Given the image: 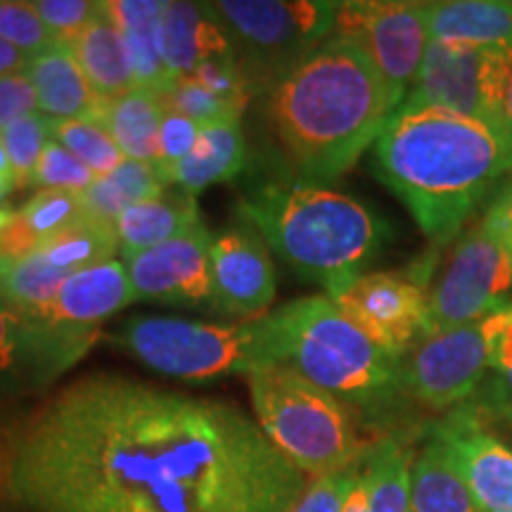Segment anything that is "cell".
<instances>
[{
	"instance_id": "obj_1",
	"label": "cell",
	"mask_w": 512,
	"mask_h": 512,
	"mask_svg": "<svg viewBox=\"0 0 512 512\" xmlns=\"http://www.w3.org/2000/svg\"><path fill=\"white\" fill-rule=\"evenodd\" d=\"M309 484L235 403L93 375L12 439L5 496L29 512H292Z\"/></svg>"
},
{
	"instance_id": "obj_2",
	"label": "cell",
	"mask_w": 512,
	"mask_h": 512,
	"mask_svg": "<svg viewBox=\"0 0 512 512\" xmlns=\"http://www.w3.org/2000/svg\"><path fill=\"white\" fill-rule=\"evenodd\" d=\"M373 169L427 240H458L491 188L512 176V145L494 124L437 107H399L373 145Z\"/></svg>"
},
{
	"instance_id": "obj_3",
	"label": "cell",
	"mask_w": 512,
	"mask_h": 512,
	"mask_svg": "<svg viewBox=\"0 0 512 512\" xmlns=\"http://www.w3.org/2000/svg\"><path fill=\"white\" fill-rule=\"evenodd\" d=\"M268 114L297 176L325 183L375 145L394 105L366 50L332 34L268 93Z\"/></svg>"
},
{
	"instance_id": "obj_4",
	"label": "cell",
	"mask_w": 512,
	"mask_h": 512,
	"mask_svg": "<svg viewBox=\"0 0 512 512\" xmlns=\"http://www.w3.org/2000/svg\"><path fill=\"white\" fill-rule=\"evenodd\" d=\"M238 209L268 249L328 297L361 278L392 240L387 221L356 197L302 178L259 185Z\"/></svg>"
},
{
	"instance_id": "obj_5",
	"label": "cell",
	"mask_w": 512,
	"mask_h": 512,
	"mask_svg": "<svg viewBox=\"0 0 512 512\" xmlns=\"http://www.w3.org/2000/svg\"><path fill=\"white\" fill-rule=\"evenodd\" d=\"M271 318L280 363L354 411L377 415L403 396L399 358L358 328L328 294L294 299Z\"/></svg>"
},
{
	"instance_id": "obj_6",
	"label": "cell",
	"mask_w": 512,
	"mask_h": 512,
	"mask_svg": "<svg viewBox=\"0 0 512 512\" xmlns=\"http://www.w3.org/2000/svg\"><path fill=\"white\" fill-rule=\"evenodd\" d=\"M254 418L268 441L311 479L361 463L370 451L351 406L290 366L249 375Z\"/></svg>"
},
{
	"instance_id": "obj_7",
	"label": "cell",
	"mask_w": 512,
	"mask_h": 512,
	"mask_svg": "<svg viewBox=\"0 0 512 512\" xmlns=\"http://www.w3.org/2000/svg\"><path fill=\"white\" fill-rule=\"evenodd\" d=\"M128 356L166 377L188 382L254 375L283 366L271 313L233 325L171 316H133L110 337Z\"/></svg>"
},
{
	"instance_id": "obj_8",
	"label": "cell",
	"mask_w": 512,
	"mask_h": 512,
	"mask_svg": "<svg viewBox=\"0 0 512 512\" xmlns=\"http://www.w3.org/2000/svg\"><path fill=\"white\" fill-rule=\"evenodd\" d=\"M235 50L252 93H271L335 34L339 3L325 0H216L207 3Z\"/></svg>"
},
{
	"instance_id": "obj_9",
	"label": "cell",
	"mask_w": 512,
	"mask_h": 512,
	"mask_svg": "<svg viewBox=\"0 0 512 512\" xmlns=\"http://www.w3.org/2000/svg\"><path fill=\"white\" fill-rule=\"evenodd\" d=\"M510 294L512 256L479 219L453 242L444 273L430 290L425 335L479 323L505 309Z\"/></svg>"
},
{
	"instance_id": "obj_10",
	"label": "cell",
	"mask_w": 512,
	"mask_h": 512,
	"mask_svg": "<svg viewBox=\"0 0 512 512\" xmlns=\"http://www.w3.org/2000/svg\"><path fill=\"white\" fill-rule=\"evenodd\" d=\"M498 311L479 323L425 335L401 361L403 396L432 411H453L494 370Z\"/></svg>"
},
{
	"instance_id": "obj_11",
	"label": "cell",
	"mask_w": 512,
	"mask_h": 512,
	"mask_svg": "<svg viewBox=\"0 0 512 512\" xmlns=\"http://www.w3.org/2000/svg\"><path fill=\"white\" fill-rule=\"evenodd\" d=\"M335 36L349 38L366 50L387 83L394 112L399 110L418 79L430 46L425 3H408V0L339 3Z\"/></svg>"
},
{
	"instance_id": "obj_12",
	"label": "cell",
	"mask_w": 512,
	"mask_h": 512,
	"mask_svg": "<svg viewBox=\"0 0 512 512\" xmlns=\"http://www.w3.org/2000/svg\"><path fill=\"white\" fill-rule=\"evenodd\" d=\"M100 339L98 330L64 328L0 302V394L46 389Z\"/></svg>"
},
{
	"instance_id": "obj_13",
	"label": "cell",
	"mask_w": 512,
	"mask_h": 512,
	"mask_svg": "<svg viewBox=\"0 0 512 512\" xmlns=\"http://www.w3.org/2000/svg\"><path fill=\"white\" fill-rule=\"evenodd\" d=\"M427 275L363 273L330 297L380 347L403 361L425 335L430 313Z\"/></svg>"
},
{
	"instance_id": "obj_14",
	"label": "cell",
	"mask_w": 512,
	"mask_h": 512,
	"mask_svg": "<svg viewBox=\"0 0 512 512\" xmlns=\"http://www.w3.org/2000/svg\"><path fill=\"white\" fill-rule=\"evenodd\" d=\"M214 235L200 221L190 233L124 261L136 302L200 306L211 294Z\"/></svg>"
},
{
	"instance_id": "obj_15",
	"label": "cell",
	"mask_w": 512,
	"mask_h": 512,
	"mask_svg": "<svg viewBox=\"0 0 512 512\" xmlns=\"http://www.w3.org/2000/svg\"><path fill=\"white\" fill-rule=\"evenodd\" d=\"M432 432L446 444L482 512H512V448L467 406L453 408Z\"/></svg>"
},
{
	"instance_id": "obj_16",
	"label": "cell",
	"mask_w": 512,
	"mask_h": 512,
	"mask_svg": "<svg viewBox=\"0 0 512 512\" xmlns=\"http://www.w3.org/2000/svg\"><path fill=\"white\" fill-rule=\"evenodd\" d=\"M275 299V268L266 242L245 228H230L211 247V309L254 320Z\"/></svg>"
},
{
	"instance_id": "obj_17",
	"label": "cell",
	"mask_w": 512,
	"mask_h": 512,
	"mask_svg": "<svg viewBox=\"0 0 512 512\" xmlns=\"http://www.w3.org/2000/svg\"><path fill=\"white\" fill-rule=\"evenodd\" d=\"M401 107H437L489 121V50L430 41Z\"/></svg>"
},
{
	"instance_id": "obj_18",
	"label": "cell",
	"mask_w": 512,
	"mask_h": 512,
	"mask_svg": "<svg viewBox=\"0 0 512 512\" xmlns=\"http://www.w3.org/2000/svg\"><path fill=\"white\" fill-rule=\"evenodd\" d=\"M136 302L126 266L121 261L86 268L74 273L50 302L34 316L64 328L98 330L112 313Z\"/></svg>"
},
{
	"instance_id": "obj_19",
	"label": "cell",
	"mask_w": 512,
	"mask_h": 512,
	"mask_svg": "<svg viewBox=\"0 0 512 512\" xmlns=\"http://www.w3.org/2000/svg\"><path fill=\"white\" fill-rule=\"evenodd\" d=\"M86 216L81 192L38 190L17 209H0V261L27 259L43 242Z\"/></svg>"
},
{
	"instance_id": "obj_20",
	"label": "cell",
	"mask_w": 512,
	"mask_h": 512,
	"mask_svg": "<svg viewBox=\"0 0 512 512\" xmlns=\"http://www.w3.org/2000/svg\"><path fill=\"white\" fill-rule=\"evenodd\" d=\"M162 57L169 79L174 83L183 76H192L209 57L230 53L226 31L219 19L211 15L207 3H169L159 22Z\"/></svg>"
},
{
	"instance_id": "obj_21",
	"label": "cell",
	"mask_w": 512,
	"mask_h": 512,
	"mask_svg": "<svg viewBox=\"0 0 512 512\" xmlns=\"http://www.w3.org/2000/svg\"><path fill=\"white\" fill-rule=\"evenodd\" d=\"M430 41L482 50L512 46L508 0H444L425 3Z\"/></svg>"
},
{
	"instance_id": "obj_22",
	"label": "cell",
	"mask_w": 512,
	"mask_h": 512,
	"mask_svg": "<svg viewBox=\"0 0 512 512\" xmlns=\"http://www.w3.org/2000/svg\"><path fill=\"white\" fill-rule=\"evenodd\" d=\"M27 76L36 88L38 112L50 119H93L105 102L93 93L67 43L31 57Z\"/></svg>"
},
{
	"instance_id": "obj_23",
	"label": "cell",
	"mask_w": 512,
	"mask_h": 512,
	"mask_svg": "<svg viewBox=\"0 0 512 512\" xmlns=\"http://www.w3.org/2000/svg\"><path fill=\"white\" fill-rule=\"evenodd\" d=\"M202 221L200 204L185 190H166L150 202H140L117 221L119 254L124 261L190 233Z\"/></svg>"
},
{
	"instance_id": "obj_24",
	"label": "cell",
	"mask_w": 512,
	"mask_h": 512,
	"mask_svg": "<svg viewBox=\"0 0 512 512\" xmlns=\"http://www.w3.org/2000/svg\"><path fill=\"white\" fill-rule=\"evenodd\" d=\"M245 164L247 140L242 121H223L202 128L190 155L166 174V185H178L197 197L211 185L233 181Z\"/></svg>"
},
{
	"instance_id": "obj_25",
	"label": "cell",
	"mask_w": 512,
	"mask_h": 512,
	"mask_svg": "<svg viewBox=\"0 0 512 512\" xmlns=\"http://www.w3.org/2000/svg\"><path fill=\"white\" fill-rule=\"evenodd\" d=\"M102 10L124 36L136 86L164 95L171 86L162 57V38H159V22L166 10V0H107L102 3Z\"/></svg>"
},
{
	"instance_id": "obj_26",
	"label": "cell",
	"mask_w": 512,
	"mask_h": 512,
	"mask_svg": "<svg viewBox=\"0 0 512 512\" xmlns=\"http://www.w3.org/2000/svg\"><path fill=\"white\" fill-rule=\"evenodd\" d=\"M67 48L100 100H117L138 88L124 36L105 10L81 34L67 41Z\"/></svg>"
},
{
	"instance_id": "obj_27",
	"label": "cell",
	"mask_w": 512,
	"mask_h": 512,
	"mask_svg": "<svg viewBox=\"0 0 512 512\" xmlns=\"http://www.w3.org/2000/svg\"><path fill=\"white\" fill-rule=\"evenodd\" d=\"M164 112L162 93L136 88L117 100L102 102L93 121L107 128L126 159L155 164Z\"/></svg>"
},
{
	"instance_id": "obj_28",
	"label": "cell",
	"mask_w": 512,
	"mask_h": 512,
	"mask_svg": "<svg viewBox=\"0 0 512 512\" xmlns=\"http://www.w3.org/2000/svg\"><path fill=\"white\" fill-rule=\"evenodd\" d=\"M411 512H482L453 465L446 444L434 432L430 441L415 453Z\"/></svg>"
},
{
	"instance_id": "obj_29",
	"label": "cell",
	"mask_w": 512,
	"mask_h": 512,
	"mask_svg": "<svg viewBox=\"0 0 512 512\" xmlns=\"http://www.w3.org/2000/svg\"><path fill=\"white\" fill-rule=\"evenodd\" d=\"M415 448L403 437H387L363 458L368 512H411V470Z\"/></svg>"
},
{
	"instance_id": "obj_30",
	"label": "cell",
	"mask_w": 512,
	"mask_h": 512,
	"mask_svg": "<svg viewBox=\"0 0 512 512\" xmlns=\"http://www.w3.org/2000/svg\"><path fill=\"white\" fill-rule=\"evenodd\" d=\"M166 183L159 176L155 164L124 159L119 169L110 176H100L81 190V204L86 216L117 226L121 214L140 202H150L164 195Z\"/></svg>"
},
{
	"instance_id": "obj_31",
	"label": "cell",
	"mask_w": 512,
	"mask_h": 512,
	"mask_svg": "<svg viewBox=\"0 0 512 512\" xmlns=\"http://www.w3.org/2000/svg\"><path fill=\"white\" fill-rule=\"evenodd\" d=\"M117 252V228L112 223L93 219V216H83L38 247V254L50 266L69 275L107 264Z\"/></svg>"
},
{
	"instance_id": "obj_32",
	"label": "cell",
	"mask_w": 512,
	"mask_h": 512,
	"mask_svg": "<svg viewBox=\"0 0 512 512\" xmlns=\"http://www.w3.org/2000/svg\"><path fill=\"white\" fill-rule=\"evenodd\" d=\"M69 278L72 275L57 271L38 252L27 256V259L3 261V268H0V302L34 316L60 292V287Z\"/></svg>"
},
{
	"instance_id": "obj_33",
	"label": "cell",
	"mask_w": 512,
	"mask_h": 512,
	"mask_svg": "<svg viewBox=\"0 0 512 512\" xmlns=\"http://www.w3.org/2000/svg\"><path fill=\"white\" fill-rule=\"evenodd\" d=\"M53 140L67 147L98 178L110 176L126 159L107 128L93 119H53Z\"/></svg>"
},
{
	"instance_id": "obj_34",
	"label": "cell",
	"mask_w": 512,
	"mask_h": 512,
	"mask_svg": "<svg viewBox=\"0 0 512 512\" xmlns=\"http://www.w3.org/2000/svg\"><path fill=\"white\" fill-rule=\"evenodd\" d=\"M0 140H3L5 152H8L12 174H15V185L22 188V185H29V178L36 171L38 159H41L46 145L53 140V119L41 112L29 114V117L3 128Z\"/></svg>"
},
{
	"instance_id": "obj_35",
	"label": "cell",
	"mask_w": 512,
	"mask_h": 512,
	"mask_svg": "<svg viewBox=\"0 0 512 512\" xmlns=\"http://www.w3.org/2000/svg\"><path fill=\"white\" fill-rule=\"evenodd\" d=\"M162 98L169 110L185 114V117L195 121L200 128L223 124V121H235L242 117V110H245V107L235 105V102L209 91L207 86H202V83L192 79V76L176 79Z\"/></svg>"
},
{
	"instance_id": "obj_36",
	"label": "cell",
	"mask_w": 512,
	"mask_h": 512,
	"mask_svg": "<svg viewBox=\"0 0 512 512\" xmlns=\"http://www.w3.org/2000/svg\"><path fill=\"white\" fill-rule=\"evenodd\" d=\"M0 38L29 57L43 55L60 43L36 15L34 5L17 0H0Z\"/></svg>"
},
{
	"instance_id": "obj_37",
	"label": "cell",
	"mask_w": 512,
	"mask_h": 512,
	"mask_svg": "<svg viewBox=\"0 0 512 512\" xmlns=\"http://www.w3.org/2000/svg\"><path fill=\"white\" fill-rule=\"evenodd\" d=\"M95 176L81 159H76L67 147L57 140H50L38 159L36 171L29 178V185L41 190H86L95 181Z\"/></svg>"
},
{
	"instance_id": "obj_38",
	"label": "cell",
	"mask_w": 512,
	"mask_h": 512,
	"mask_svg": "<svg viewBox=\"0 0 512 512\" xmlns=\"http://www.w3.org/2000/svg\"><path fill=\"white\" fill-rule=\"evenodd\" d=\"M363 477V460L344 470L311 479L292 512H344L351 494Z\"/></svg>"
},
{
	"instance_id": "obj_39",
	"label": "cell",
	"mask_w": 512,
	"mask_h": 512,
	"mask_svg": "<svg viewBox=\"0 0 512 512\" xmlns=\"http://www.w3.org/2000/svg\"><path fill=\"white\" fill-rule=\"evenodd\" d=\"M31 5L60 43L72 41L102 15V3H88V0H36Z\"/></svg>"
},
{
	"instance_id": "obj_40",
	"label": "cell",
	"mask_w": 512,
	"mask_h": 512,
	"mask_svg": "<svg viewBox=\"0 0 512 512\" xmlns=\"http://www.w3.org/2000/svg\"><path fill=\"white\" fill-rule=\"evenodd\" d=\"M192 79H197L209 91H214L216 95H221V98L235 102L240 107H247L249 98L254 95L245 72H242L238 57H235V50L204 60L195 69Z\"/></svg>"
},
{
	"instance_id": "obj_41",
	"label": "cell",
	"mask_w": 512,
	"mask_h": 512,
	"mask_svg": "<svg viewBox=\"0 0 512 512\" xmlns=\"http://www.w3.org/2000/svg\"><path fill=\"white\" fill-rule=\"evenodd\" d=\"M202 128L195 124V121L185 117V114L169 110L166 107L164 119H162V128H159V145H157V159H155V169L162 176V181L166 183V174L178 162H183L185 157L190 155L192 147H195L197 138H200Z\"/></svg>"
},
{
	"instance_id": "obj_42",
	"label": "cell",
	"mask_w": 512,
	"mask_h": 512,
	"mask_svg": "<svg viewBox=\"0 0 512 512\" xmlns=\"http://www.w3.org/2000/svg\"><path fill=\"white\" fill-rule=\"evenodd\" d=\"M489 121L512 145V46L489 50Z\"/></svg>"
},
{
	"instance_id": "obj_43",
	"label": "cell",
	"mask_w": 512,
	"mask_h": 512,
	"mask_svg": "<svg viewBox=\"0 0 512 512\" xmlns=\"http://www.w3.org/2000/svg\"><path fill=\"white\" fill-rule=\"evenodd\" d=\"M38 98L31 79L24 74H12L0 79V131L15 121L36 114Z\"/></svg>"
},
{
	"instance_id": "obj_44",
	"label": "cell",
	"mask_w": 512,
	"mask_h": 512,
	"mask_svg": "<svg viewBox=\"0 0 512 512\" xmlns=\"http://www.w3.org/2000/svg\"><path fill=\"white\" fill-rule=\"evenodd\" d=\"M494 370L501 380L505 401L512 399V302L498 311Z\"/></svg>"
},
{
	"instance_id": "obj_45",
	"label": "cell",
	"mask_w": 512,
	"mask_h": 512,
	"mask_svg": "<svg viewBox=\"0 0 512 512\" xmlns=\"http://www.w3.org/2000/svg\"><path fill=\"white\" fill-rule=\"evenodd\" d=\"M482 221L512 256V181L486 207Z\"/></svg>"
},
{
	"instance_id": "obj_46",
	"label": "cell",
	"mask_w": 512,
	"mask_h": 512,
	"mask_svg": "<svg viewBox=\"0 0 512 512\" xmlns=\"http://www.w3.org/2000/svg\"><path fill=\"white\" fill-rule=\"evenodd\" d=\"M29 62H31L29 55H24L22 50H17L15 46H10L8 41L0 38V79L12 74H24L27 72Z\"/></svg>"
},
{
	"instance_id": "obj_47",
	"label": "cell",
	"mask_w": 512,
	"mask_h": 512,
	"mask_svg": "<svg viewBox=\"0 0 512 512\" xmlns=\"http://www.w3.org/2000/svg\"><path fill=\"white\" fill-rule=\"evenodd\" d=\"M344 512H368V498H366V486H363V477L354 489V494H351Z\"/></svg>"
},
{
	"instance_id": "obj_48",
	"label": "cell",
	"mask_w": 512,
	"mask_h": 512,
	"mask_svg": "<svg viewBox=\"0 0 512 512\" xmlns=\"http://www.w3.org/2000/svg\"><path fill=\"white\" fill-rule=\"evenodd\" d=\"M8 451L10 446H5L0 441V491L5 494V486H8Z\"/></svg>"
},
{
	"instance_id": "obj_49",
	"label": "cell",
	"mask_w": 512,
	"mask_h": 512,
	"mask_svg": "<svg viewBox=\"0 0 512 512\" xmlns=\"http://www.w3.org/2000/svg\"><path fill=\"white\" fill-rule=\"evenodd\" d=\"M503 408H505V406H503ZM505 413H508V415H510V413H512V411H510V408H505Z\"/></svg>"
},
{
	"instance_id": "obj_50",
	"label": "cell",
	"mask_w": 512,
	"mask_h": 512,
	"mask_svg": "<svg viewBox=\"0 0 512 512\" xmlns=\"http://www.w3.org/2000/svg\"><path fill=\"white\" fill-rule=\"evenodd\" d=\"M0 268H3V261H0Z\"/></svg>"
}]
</instances>
